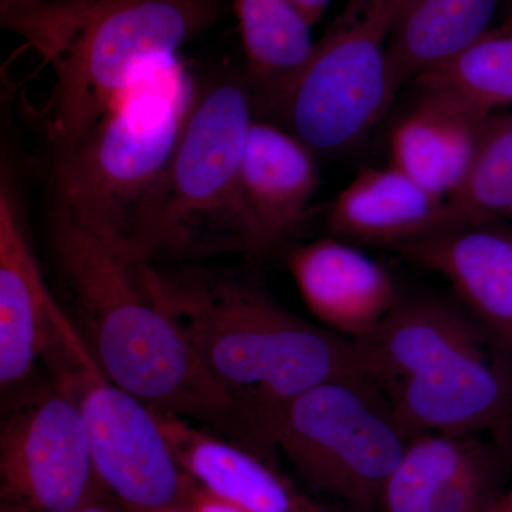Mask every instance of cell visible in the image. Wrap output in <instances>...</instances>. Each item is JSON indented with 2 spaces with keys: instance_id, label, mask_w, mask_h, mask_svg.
Here are the masks:
<instances>
[{
  "instance_id": "1",
  "label": "cell",
  "mask_w": 512,
  "mask_h": 512,
  "mask_svg": "<svg viewBox=\"0 0 512 512\" xmlns=\"http://www.w3.org/2000/svg\"><path fill=\"white\" fill-rule=\"evenodd\" d=\"M144 274L239 426L254 436L272 414L319 384L372 380L356 340L306 322L252 286L165 274L151 262Z\"/></svg>"
},
{
  "instance_id": "2",
  "label": "cell",
  "mask_w": 512,
  "mask_h": 512,
  "mask_svg": "<svg viewBox=\"0 0 512 512\" xmlns=\"http://www.w3.org/2000/svg\"><path fill=\"white\" fill-rule=\"evenodd\" d=\"M52 245L76 306L74 325L111 382L157 412L237 423L231 404L151 291L147 261L59 217H53Z\"/></svg>"
},
{
  "instance_id": "3",
  "label": "cell",
  "mask_w": 512,
  "mask_h": 512,
  "mask_svg": "<svg viewBox=\"0 0 512 512\" xmlns=\"http://www.w3.org/2000/svg\"><path fill=\"white\" fill-rule=\"evenodd\" d=\"M217 0H0L3 28L55 74L46 126L57 146L109 113L143 67L210 28Z\"/></svg>"
},
{
  "instance_id": "4",
  "label": "cell",
  "mask_w": 512,
  "mask_h": 512,
  "mask_svg": "<svg viewBox=\"0 0 512 512\" xmlns=\"http://www.w3.org/2000/svg\"><path fill=\"white\" fill-rule=\"evenodd\" d=\"M197 93L175 57L143 67L109 113L59 147L53 217L126 245L138 210L170 163Z\"/></svg>"
},
{
  "instance_id": "5",
  "label": "cell",
  "mask_w": 512,
  "mask_h": 512,
  "mask_svg": "<svg viewBox=\"0 0 512 512\" xmlns=\"http://www.w3.org/2000/svg\"><path fill=\"white\" fill-rule=\"evenodd\" d=\"M252 101L238 80L198 90L170 163L128 232L137 258L264 251L241 194Z\"/></svg>"
},
{
  "instance_id": "6",
  "label": "cell",
  "mask_w": 512,
  "mask_h": 512,
  "mask_svg": "<svg viewBox=\"0 0 512 512\" xmlns=\"http://www.w3.org/2000/svg\"><path fill=\"white\" fill-rule=\"evenodd\" d=\"M42 362L79 406L101 487L131 512L183 504L191 480L175 458L158 413L111 382L60 305L50 320Z\"/></svg>"
},
{
  "instance_id": "7",
  "label": "cell",
  "mask_w": 512,
  "mask_h": 512,
  "mask_svg": "<svg viewBox=\"0 0 512 512\" xmlns=\"http://www.w3.org/2000/svg\"><path fill=\"white\" fill-rule=\"evenodd\" d=\"M406 3L348 0L274 101L289 133L315 153L355 147L389 111L387 47Z\"/></svg>"
},
{
  "instance_id": "8",
  "label": "cell",
  "mask_w": 512,
  "mask_h": 512,
  "mask_svg": "<svg viewBox=\"0 0 512 512\" xmlns=\"http://www.w3.org/2000/svg\"><path fill=\"white\" fill-rule=\"evenodd\" d=\"M372 380L319 384L285 404L256 437L281 448L306 480L356 508L382 500L412 437Z\"/></svg>"
},
{
  "instance_id": "9",
  "label": "cell",
  "mask_w": 512,
  "mask_h": 512,
  "mask_svg": "<svg viewBox=\"0 0 512 512\" xmlns=\"http://www.w3.org/2000/svg\"><path fill=\"white\" fill-rule=\"evenodd\" d=\"M97 477L79 406L55 380L22 390L0 431V495L8 512H73Z\"/></svg>"
},
{
  "instance_id": "10",
  "label": "cell",
  "mask_w": 512,
  "mask_h": 512,
  "mask_svg": "<svg viewBox=\"0 0 512 512\" xmlns=\"http://www.w3.org/2000/svg\"><path fill=\"white\" fill-rule=\"evenodd\" d=\"M390 406L410 437L491 430L512 416V376L484 348L396 384Z\"/></svg>"
},
{
  "instance_id": "11",
  "label": "cell",
  "mask_w": 512,
  "mask_h": 512,
  "mask_svg": "<svg viewBox=\"0 0 512 512\" xmlns=\"http://www.w3.org/2000/svg\"><path fill=\"white\" fill-rule=\"evenodd\" d=\"M397 249L443 276L478 325L512 353V224H451Z\"/></svg>"
},
{
  "instance_id": "12",
  "label": "cell",
  "mask_w": 512,
  "mask_h": 512,
  "mask_svg": "<svg viewBox=\"0 0 512 512\" xmlns=\"http://www.w3.org/2000/svg\"><path fill=\"white\" fill-rule=\"evenodd\" d=\"M288 265L313 318L343 338L365 339L400 299L383 265L338 238L295 249Z\"/></svg>"
},
{
  "instance_id": "13",
  "label": "cell",
  "mask_w": 512,
  "mask_h": 512,
  "mask_svg": "<svg viewBox=\"0 0 512 512\" xmlns=\"http://www.w3.org/2000/svg\"><path fill=\"white\" fill-rule=\"evenodd\" d=\"M59 305L47 288L15 191L0 188V384L3 392L28 386L45 350Z\"/></svg>"
},
{
  "instance_id": "14",
  "label": "cell",
  "mask_w": 512,
  "mask_h": 512,
  "mask_svg": "<svg viewBox=\"0 0 512 512\" xmlns=\"http://www.w3.org/2000/svg\"><path fill=\"white\" fill-rule=\"evenodd\" d=\"M483 330L450 303L400 298L379 326L356 342L373 382L399 384L454 357L484 349Z\"/></svg>"
},
{
  "instance_id": "15",
  "label": "cell",
  "mask_w": 512,
  "mask_h": 512,
  "mask_svg": "<svg viewBox=\"0 0 512 512\" xmlns=\"http://www.w3.org/2000/svg\"><path fill=\"white\" fill-rule=\"evenodd\" d=\"M491 114L456 97L421 90V99L394 126L390 165L450 200L466 181Z\"/></svg>"
},
{
  "instance_id": "16",
  "label": "cell",
  "mask_w": 512,
  "mask_h": 512,
  "mask_svg": "<svg viewBox=\"0 0 512 512\" xmlns=\"http://www.w3.org/2000/svg\"><path fill=\"white\" fill-rule=\"evenodd\" d=\"M320 184L315 151L288 130L255 121L241 165V194L264 251L296 228Z\"/></svg>"
},
{
  "instance_id": "17",
  "label": "cell",
  "mask_w": 512,
  "mask_h": 512,
  "mask_svg": "<svg viewBox=\"0 0 512 512\" xmlns=\"http://www.w3.org/2000/svg\"><path fill=\"white\" fill-rule=\"evenodd\" d=\"M446 198L393 165L365 168L333 201L328 225L336 237L365 244H404L451 225Z\"/></svg>"
},
{
  "instance_id": "18",
  "label": "cell",
  "mask_w": 512,
  "mask_h": 512,
  "mask_svg": "<svg viewBox=\"0 0 512 512\" xmlns=\"http://www.w3.org/2000/svg\"><path fill=\"white\" fill-rule=\"evenodd\" d=\"M157 413L178 464L197 487L248 512H319L244 448L184 417Z\"/></svg>"
},
{
  "instance_id": "19",
  "label": "cell",
  "mask_w": 512,
  "mask_h": 512,
  "mask_svg": "<svg viewBox=\"0 0 512 512\" xmlns=\"http://www.w3.org/2000/svg\"><path fill=\"white\" fill-rule=\"evenodd\" d=\"M505 0H407L387 47L393 96L493 29Z\"/></svg>"
},
{
  "instance_id": "20",
  "label": "cell",
  "mask_w": 512,
  "mask_h": 512,
  "mask_svg": "<svg viewBox=\"0 0 512 512\" xmlns=\"http://www.w3.org/2000/svg\"><path fill=\"white\" fill-rule=\"evenodd\" d=\"M249 87L274 103L308 62L312 26L291 0H234Z\"/></svg>"
},
{
  "instance_id": "21",
  "label": "cell",
  "mask_w": 512,
  "mask_h": 512,
  "mask_svg": "<svg viewBox=\"0 0 512 512\" xmlns=\"http://www.w3.org/2000/svg\"><path fill=\"white\" fill-rule=\"evenodd\" d=\"M414 83L493 114L512 106V20L493 28L463 52Z\"/></svg>"
},
{
  "instance_id": "22",
  "label": "cell",
  "mask_w": 512,
  "mask_h": 512,
  "mask_svg": "<svg viewBox=\"0 0 512 512\" xmlns=\"http://www.w3.org/2000/svg\"><path fill=\"white\" fill-rule=\"evenodd\" d=\"M477 448L456 436L419 434L406 450L384 484L382 500L386 512H436L444 487Z\"/></svg>"
},
{
  "instance_id": "23",
  "label": "cell",
  "mask_w": 512,
  "mask_h": 512,
  "mask_svg": "<svg viewBox=\"0 0 512 512\" xmlns=\"http://www.w3.org/2000/svg\"><path fill=\"white\" fill-rule=\"evenodd\" d=\"M453 224H512V113H493L466 181L448 200Z\"/></svg>"
},
{
  "instance_id": "24",
  "label": "cell",
  "mask_w": 512,
  "mask_h": 512,
  "mask_svg": "<svg viewBox=\"0 0 512 512\" xmlns=\"http://www.w3.org/2000/svg\"><path fill=\"white\" fill-rule=\"evenodd\" d=\"M494 501L484 458L477 451L448 481L436 512H493Z\"/></svg>"
},
{
  "instance_id": "25",
  "label": "cell",
  "mask_w": 512,
  "mask_h": 512,
  "mask_svg": "<svg viewBox=\"0 0 512 512\" xmlns=\"http://www.w3.org/2000/svg\"><path fill=\"white\" fill-rule=\"evenodd\" d=\"M184 503L187 505L185 512H248L237 507V505L229 504L221 498L214 497V495L197 487L192 481Z\"/></svg>"
},
{
  "instance_id": "26",
  "label": "cell",
  "mask_w": 512,
  "mask_h": 512,
  "mask_svg": "<svg viewBox=\"0 0 512 512\" xmlns=\"http://www.w3.org/2000/svg\"><path fill=\"white\" fill-rule=\"evenodd\" d=\"M291 2L313 28L323 18L332 0H291Z\"/></svg>"
},
{
  "instance_id": "27",
  "label": "cell",
  "mask_w": 512,
  "mask_h": 512,
  "mask_svg": "<svg viewBox=\"0 0 512 512\" xmlns=\"http://www.w3.org/2000/svg\"><path fill=\"white\" fill-rule=\"evenodd\" d=\"M73 512H114V511L110 510V508L103 507V505L96 504V501H93V503L83 505V507H80L79 510H76Z\"/></svg>"
},
{
  "instance_id": "28",
  "label": "cell",
  "mask_w": 512,
  "mask_h": 512,
  "mask_svg": "<svg viewBox=\"0 0 512 512\" xmlns=\"http://www.w3.org/2000/svg\"><path fill=\"white\" fill-rule=\"evenodd\" d=\"M504 10L507 20H512V0H505Z\"/></svg>"
},
{
  "instance_id": "29",
  "label": "cell",
  "mask_w": 512,
  "mask_h": 512,
  "mask_svg": "<svg viewBox=\"0 0 512 512\" xmlns=\"http://www.w3.org/2000/svg\"><path fill=\"white\" fill-rule=\"evenodd\" d=\"M505 512H512V494L510 500H508L507 508H505Z\"/></svg>"
},
{
  "instance_id": "30",
  "label": "cell",
  "mask_w": 512,
  "mask_h": 512,
  "mask_svg": "<svg viewBox=\"0 0 512 512\" xmlns=\"http://www.w3.org/2000/svg\"><path fill=\"white\" fill-rule=\"evenodd\" d=\"M158 512H185L178 510V508H168V510L158 511Z\"/></svg>"
}]
</instances>
